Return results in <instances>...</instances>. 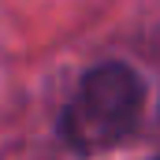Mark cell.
<instances>
[{
    "label": "cell",
    "instance_id": "1",
    "mask_svg": "<svg viewBox=\"0 0 160 160\" xmlns=\"http://www.w3.org/2000/svg\"><path fill=\"white\" fill-rule=\"evenodd\" d=\"M149 86L138 67L123 60H101L78 78L75 93L60 112V142L78 153L97 157L123 145L145 116Z\"/></svg>",
    "mask_w": 160,
    "mask_h": 160
}]
</instances>
